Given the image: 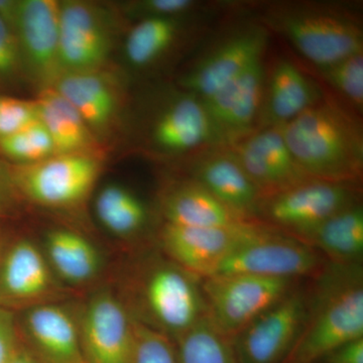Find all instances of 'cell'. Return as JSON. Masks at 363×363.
<instances>
[{
	"label": "cell",
	"instance_id": "cell-1",
	"mask_svg": "<svg viewBox=\"0 0 363 363\" xmlns=\"http://www.w3.org/2000/svg\"><path fill=\"white\" fill-rule=\"evenodd\" d=\"M300 168L310 178L351 183L362 176V126L341 107L323 99L281 126Z\"/></svg>",
	"mask_w": 363,
	"mask_h": 363
},
{
	"label": "cell",
	"instance_id": "cell-2",
	"mask_svg": "<svg viewBox=\"0 0 363 363\" xmlns=\"http://www.w3.org/2000/svg\"><path fill=\"white\" fill-rule=\"evenodd\" d=\"M334 264L309 296L304 327L286 363H319L343 344L363 338L362 269Z\"/></svg>",
	"mask_w": 363,
	"mask_h": 363
},
{
	"label": "cell",
	"instance_id": "cell-3",
	"mask_svg": "<svg viewBox=\"0 0 363 363\" xmlns=\"http://www.w3.org/2000/svg\"><path fill=\"white\" fill-rule=\"evenodd\" d=\"M262 20L318 70L363 52L359 18L343 7L312 2L274 4Z\"/></svg>",
	"mask_w": 363,
	"mask_h": 363
},
{
	"label": "cell",
	"instance_id": "cell-4",
	"mask_svg": "<svg viewBox=\"0 0 363 363\" xmlns=\"http://www.w3.org/2000/svg\"><path fill=\"white\" fill-rule=\"evenodd\" d=\"M293 279L250 274H217L203 286L206 316L229 338L290 292Z\"/></svg>",
	"mask_w": 363,
	"mask_h": 363
},
{
	"label": "cell",
	"instance_id": "cell-5",
	"mask_svg": "<svg viewBox=\"0 0 363 363\" xmlns=\"http://www.w3.org/2000/svg\"><path fill=\"white\" fill-rule=\"evenodd\" d=\"M97 155H54L32 164H14L11 180L30 201L50 208L74 207L94 187L101 162Z\"/></svg>",
	"mask_w": 363,
	"mask_h": 363
},
{
	"label": "cell",
	"instance_id": "cell-6",
	"mask_svg": "<svg viewBox=\"0 0 363 363\" xmlns=\"http://www.w3.org/2000/svg\"><path fill=\"white\" fill-rule=\"evenodd\" d=\"M309 296L286 294L233 337L238 363H286L304 327Z\"/></svg>",
	"mask_w": 363,
	"mask_h": 363
},
{
	"label": "cell",
	"instance_id": "cell-7",
	"mask_svg": "<svg viewBox=\"0 0 363 363\" xmlns=\"http://www.w3.org/2000/svg\"><path fill=\"white\" fill-rule=\"evenodd\" d=\"M317 250L301 240H294L257 227L217 267L213 276L250 274L294 279L319 271Z\"/></svg>",
	"mask_w": 363,
	"mask_h": 363
},
{
	"label": "cell",
	"instance_id": "cell-8",
	"mask_svg": "<svg viewBox=\"0 0 363 363\" xmlns=\"http://www.w3.org/2000/svg\"><path fill=\"white\" fill-rule=\"evenodd\" d=\"M267 37L262 25L245 26L229 33L182 77V87L201 100L212 96L262 60Z\"/></svg>",
	"mask_w": 363,
	"mask_h": 363
},
{
	"label": "cell",
	"instance_id": "cell-9",
	"mask_svg": "<svg viewBox=\"0 0 363 363\" xmlns=\"http://www.w3.org/2000/svg\"><path fill=\"white\" fill-rule=\"evenodd\" d=\"M60 1L20 0L13 32L23 71L40 91L51 89L63 75L60 59Z\"/></svg>",
	"mask_w": 363,
	"mask_h": 363
},
{
	"label": "cell",
	"instance_id": "cell-10",
	"mask_svg": "<svg viewBox=\"0 0 363 363\" xmlns=\"http://www.w3.org/2000/svg\"><path fill=\"white\" fill-rule=\"evenodd\" d=\"M350 184L308 179L262 198L257 214L298 234L357 202Z\"/></svg>",
	"mask_w": 363,
	"mask_h": 363
},
{
	"label": "cell",
	"instance_id": "cell-11",
	"mask_svg": "<svg viewBox=\"0 0 363 363\" xmlns=\"http://www.w3.org/2000/svg\"><path fill=\"white\" fill-rule=\"evenodd\" d=\"M59 33L63 74L101 70L113 40L106 11L91 2L60 1Z\"/></svg>",
	"mask_w": 363,
	"mask_h": 363
},
{
	"label": "cell",
	"instance_id": "cell-12",
	"mask_svg": "<svg viewBox=\"0 0 363 363\" xmlns=\"http://www.w3.org/2000/svg\"><path fill=\"white\" fill-rule=\"evenodd\" d=\"M262 198L310 178L286 145L281 128H262L226 147Z\"/></svg>",
	"mask_w": 363,
	"mask_h": 363
},
{
	"label": "cell",
	"instance_id": "cell-13",
	"mask_svg": "<svg viewBox=\"0 0 363 363\" xmlns=\"http://www.w3.org/2000/svg\"><path fill=\"white\" fill-rule=\"evenodd\" d=\"M257 225L245 222L230 227H193L164 223L162 242L182 269L209 278L229 253L250 238Z\"/></svg>",
	"mask_w": 363,
	"mask_h": 363
},
{
	"label": "cell",
	"instance_id": "cell-14",
	"mask_svg": "<svg viewBox=\"0 0 363 363\" xmlns=\"http://www.w3.org/2000/svg\"><path fill=\"white\" fill-rule=\"evenodd\" d=\"M86 363H131L135 323L109 292L93 296L79 325Z\"/></svg>",
	"mask_w": 363,
	"mask_h": 363
},
{
	"label": "cell",
	"instance_id": "cell-15",
	"mask_svg": "<svg viewBox=\"0 0 363 363\" xmlns=\"http://www.w3.org/2000/svg\"><path fill=\"white\" fill-rule=\"evenodd\" d=\"M267 71L262 60L207 99L202 100L224 147L257 130Z\"/></svg>",
	"mask_w": 363,
	"mask_h": 363
},
{
	"label": "cell",
	"instance_id": "cell-16",
	"mask_svg": "<svg viewBox=\"0 0 363 363\" xmlns=\"http://www.w3.org/2000/svg\"><path fill=\"white\" fill-rule=\"evenodd\" d=\"M150 140L169 155L224 147L202 100L189 92L169 100L159 112L150 128Z\"/></svg>",
	"mask_w": 363,
	"mask_h": 363
},
{
	"label": "cell",
	"instance_id": "cell-17",
	"mask_svg": "<svg viewBox=\"0 0 363 363\" xmlns=\"http://www.w3.org/2000/svg\"><path fill=\"white\" fill-rule=\"evenodd\" d=\"M145 298L150 314L177 338L206 316L204 297L190 272L182 267H157L147 279Z\"/></svg>",
	"mask_w": 363,
	"mask_h": 363
},
{
	"label": "cell",
	"instance_id": "cell-18",
	"mask_svg": "<svg viewBox=\"0 0 363 363\" xmlns=\"http://www.w3.org/2000/svg\"><path fill=\"white\" fill-rule=\"evenodd\" d=\"M193 177L242 218L247 220L259 212L262 196L226 147L200 152Z\"/></svg>",
	"mask_w": 363,
	"mask_h": 363
},
{
	"label": "cell",
	"instance_id": "cell-19",
	"mask_svg": "<svg viewBox=\"0 0 363 363\" xmlns=\"http://www.w3.org/2000/svg\"><path fill=\"white\" fill-rule=\"evenodd\" d=\"M323 98L320 88L304 72L290 60L279 59L271 73H267L257 128H281Z\"/></svg>",
	"mask_w": 363,
	"mask_h": 363
},
{
	"label": "cell",
	"instance_id": "cell-20",
	"mask_svg": "<svg viewBox=\"0 0 363 363\" xmlns=\"http://www.w3.org/2000/svg\"><path fill=\"white\" fill-rule=\"evenodd\" d=\"M55 289L45 253L30 240L16 241L0 259V301L38 305ZM33 305V306H35Z\"/></svg>",
	"mask_w": 363,
	"mask_h": 363
},
{
	"label": "cell",
	"instance_id": "cell-21",
	"mask_svg": "<svg viewBox=\"0 0 363 363\" xmlns=\"http://www.w3.org/2000/svg\"><path fill=\"white\" fill-rule=\"evenodd\" d=\"M52 89L73 105L98 140L116 123L121 93L108 74L101 70L64 73Z\"/></svg>",
	"mask_w": 363,
	"mask_h": 363
},
{
	"label": "cell",
	"instance_id": "cell-22",
	"mask_svg": "<svg viewBox=\"0 0 363 363\" xmlns=\"http://www.w3.org/2000/svg\"><path fill=\"white\" fill-rule=\"evenodd\" d=\"M23 328L43 363H86L79 325L62 306H32Z\"/></svg>",
	"mask_w": 363,
	"mask_h": 363
},
{
	"label": "cell",
	"instance_id": "cell-23",
	"mask_svg": "<svg viewBox=\"0 0 363 363\" xmlns=\"http://www.w3.org/2000/svg\"><path fill=\"white\" fill-rule=\"evenodd\" d=\"M167 223L193 227H230L248 222L219 201L199 182H184L162 199Z\"/></svg>",
	"mask_w": 363,
	"mask_h": 363
},
{
	"label": "cell",
	"instance_id": "cell-24",
	"mask_svg": "<svg viewBox=\"0 0 363 363\" xmlns=\"http://www.w3.org/2000/svg\"><path fill=\"white\" fill-rule=\"evenodd\" d=\"M35 102L56 155H96L99 140L70 102L52 88L40 91Z\"/></svg>",
	"mask_w": 363,
	"mask_h": 363
},
{
	"label": "cell",
	"instance_id": "cell-25",
	"mask_svg": "<svg viewBox=\"0 0 363 363\" xmlns=\"http://www.w3.org/2000/svg\"><path fill=\"white\" fill-rule=\"evenodd\" d=\"M297 235L337 264H358L363 253V208L353 203Z\"/></svg>",
	"mask_w": 363,
	"mask_h": 363
},
{
	"label": "cell",
	"instance_id": "cell-26",
	"mask_svg": "<svg viewBox=\"0 0 363 363\" xmlns=\"http://www.w3.org/2000/svg\"><path fill=\"white\" fill-rule=\"evenodd\" d=\"M45 245V255L52 271L67 283L82 285L99 272V252L80 234L67 229H55L47 234Z\"/></svg>",
	"mask_w": 363,
	"mask_h": 363
},
{
	"label": "cell",
	"instance_id": "cell-27",
	"mask_svg": "<svg viewBox=\"0 0 363 363\" xmlns=\"http://www.w3.org/2000/svg\"><path fill=\"white\" fill-rule=\"evenodd\" d=\"M183 18H142L128 33L124 55L135 68H147L164 58L182 35Z\"/></svg>",
	"mask_w": 363,
	"mask_h": 363
},
{
	"label": "cell",
	"instance_id": "cell-28",
	"mask_svg": "<svg viewBox=\"0 0 363 363\" xmlns=\"http://www.w3.org/2000/svg\"><path fill=\"white\" fill-rule=\"evenodd\" d=\"M95 211L102 225L117 236L138 233L147 222V208L142 200L117 184L101 189L95 201Z\"/></svg>",
	"mask_w": 363,
	"mask_h": 363
},
{
	"label": "cell",
	"instance_id": "cell-29",
	"mask_svg": "<svg viewBox=\"0 0 363 363\" xmlns=\"http://www.w3.org/2000/svg\"><path fill=\"white\" fill-rule=\"evenodd\" d=\"M179 363H238L231 338L215 328L207 316L178 338Z\"/></svg>",
	"mask_w": 363,
	"mask_h": 363
},
{
	"label": "cell",
	"instance_id": "cell-30",
	"mask_svg": "<svg viewBox=\"0 0 363 363\" xmlns=\"http://www.w3.org/2000/svg\"><path fill=\"white\" fill-rule=\"evenodd\" d=\"M0 152L16 164H32L56 155L51 135L40 119L25 130L0 140Z\"/></svg>",
	"mask_w": 363,
	"mask_h": 363
},
{
	"label": "cell",
	"instance_id": "cell-31",
	"mask_svg": "<svg viewBox=\"0 0 363 363\" xmlns=\"http://www.w3.org/2000/svg\"><path fill=\"white\" fill-rule=\"evenodd\" d=\"M322 77L357 111L363 109V52L352 55L323 69Z\"/></svg>",
	"mask_w": 363,
	"mask_h": 363
},
{
	"label": "cell",
	"instance_id": "cell-32",
	"mask_svg": "<svg viewBox=\"0 0 363 363\" xmlns=\"http://www.w3.org/2000/svg\"><path fill=\"white\" fill-rule=\"evenodd\" d=\"M131 363H179L177 352L161 332L135 323V350Z\"/></svg>",
	"mask_w": 363,
	"mask_h": 363
},
{
	"label": "cell",
	"instance_id": "cell-33",
	"mask_svg": "<svg viewBox=\"0 0 363 363\" xmlns=\"http://www.w3.org/2000/svg\"><path fill=\"white\" fill-rule=\"evenodd\" d=\"M39 121L35 100L0 95V140L25 130Z\"/></svg>",
	"mask_w": 363,
	"mask_h": 363
},
{
	"label": "cell",
	"instance_id": "cell-34",
	"mask_svg": "<svg viewBox=\"0 0 363 363\" xmlns=\"http://www.w3.org/2000/svg\"><path fill=\"white\" fill-rule=\"evenodd\" d=\"M136 13L145 18H184L202 4L195 0H145L135 4Z\"/></svg>",
	"mask_w": 363,
	"mask_h": 363
},
{
	"label": "cell",
	"instance_id": "cell-35",
	"mask_svg": "<svg viewBox=\"0 0 363 363\" xmlns=\"http://www.w3.org/2000/svg\"><path fill=\"white\" fill-rule=\"evenodd\" d=\"M23 71L13 30L0 18V83L9 82Z\"/></svg>",
	"mask_w": 363,
	"mask_h": 363
},
{
	"label": "cell",
	"instance_id": "cell-36",
	"mask_svg": "<svg viewBox=\"0 0 363 363\" xmlns=\"http://www.w3.org/2000/svg\"><path fill=\"white\" fill-rule=\"evenodd\" d=\"M18 346L13 313L0 306V363L9 362Z\"/></svg>",
	"mask_w": 363,
	"mask_h": 363
},
{
	"label": "cell",
	"instance_id": "cell-37",
	"mask_svg": "<svg viewBox=\"0 0 363 363\" xmlns=\"http://www.w3.org/2000/svg\"><path fill=\"white\" fill-rule=\"evenodd\" d=\"M319 363H363V338L343 344Z\"/></svg>",
	"mask_w": 363,
	"mask_h": 363
},
{
	"label": "cell",
	"instance_id": "cell-38",
	"mask_svg": "<svg viewBox=\"0 0 363 363\" xmlns=\"http://www.w3.org/2000/svg\"><path fill=\"white\" fill-rule=\"evenodd\" d=\"M18 4L20 1L16 0H0V18L13 30L18 16Z\"/></svg>",
	"mask_w": 363,
	"mask_h": 363
},
{
	"label": "cell",
	"instance_id": "cell-39",
	"mask_svg": "<svg viewBox=\"0 0 363 363\" xmlns=\"http://www.w3.org/2000/svg\"><path fill=\"white\" fill-rule=\"evenodd\" d=\"M7 363H40L38 358L26 348L18 346V350Z\"/></svg>",
	"mask_w": 363,
	"mask_h": 363
},
{
	"label": "cell",
	"instance_id": "cell-40",
	"mask_svg": "<svg viewBox=\"0 0 363 363\" xmlns=\"http://www.w3.org/2000/svg\"><path fill=\"white\" fill-rule=\"evenodd\" d=\"M11 201V189L6 181L0 177V213L9 206Z\"/></svg>",
	"mask_w": 363,
	"mask_h": 363
},
{
	"label": "cell",
	"instance_id": "cell-41",
	"mask_svg": "<svg viewBox=\"0 0 363 363\" xmlns=\"http://www.w3.org/2000/svg\"><path fill=\"white\" fill-rule=\"evenodd\" d=\"M0 259H1V250H0Z\"/></svg>",
	"mask_w": 363,
	"mask_h": 363
}]
</instances>
